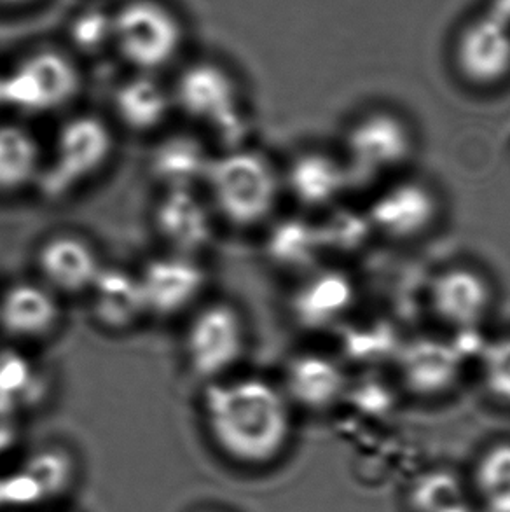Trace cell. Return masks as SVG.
Masks as SVG:
<instances>
[{"mask_svg":"<svg viewBox=\"0 0 510 512\" xmlns=\"http://www.w3.org/2000/svg\"><path fill=\"white\" fill-rule=\"evenodd\" d=\"M210 441L235 464L261 467L282 455L292 434V406L275 381L235 373L201 385Z\"/></svg>","mask_w":510,"mask_h":512,"instance_id":"6da1fadb","label":"cell"},{"mask_svg":"<svg viewBox=\"0 0 510 512\" xmlns=\"http://www.w3.org/2000/svg\"><path fill=\"white\" fill-rule=\"evenodd\" d=\"M217 221L236 231L264 229L282 201V168L252 146L215 149L201 187Z\"/></svg>","mask_w":510,"mask_h":512,"instance_id":"7a4b0ae2","label":"cell"},{"mask_svg":"<svg viewBox=\"0 0 510 512\" xmlns=\"http://www.w3.org/2000/svg\"><path fill=\"white\" fill-rule=\"evenodd\" d=\"M175 112L217 149L249 144L254 114L235 74L214 60H198L173 81Z\"/></svg>","mask_w":510,"mask_h":512,"instance_id":"3957f363","label":"cell"},{"mask_svg":"<svg viewBox=\"0 0 510 512\" xmlns=\"http://www.w3.org/2000/svg\"><path fill=\"white\" fill-rule=\"evenodd\" d=\"M116 153V126L97 112H76L44 147L34 193L49 205L69 201L109 170Z\"/></svg>","mask_w":510,"mask_h":512,"instance_id":"277c9868","label":"cell"},{"mask_svg":"<svg viewBox=\"0 0 510 512\" xmlns=\"http://www.w3.org/2000/svg\"><path fill=\"white\" fill-rule=\"evenodd\" d=\"M249 322L228 299H205L186 317L180 355L201 385L238 373L249 350Z\"/></svg>","mask_w":510,"mask_h":512,"instance_id":"5b68a950","label":"cell"},{"mask_svg":"<svg viewBox=\"0 0 510 512\" xmlns=\"http://www.w3.org/2000/svg\"><path fill=\"white\" fill-rule=\"evenodd\" d=\"M83 90L76 62L55 49H37L2 72V109L21 116H48L69 109Z\"/></svg>","mask_w":510,"mask_h":512,"instance_id":"8992f818","label":"cell"},{"mask_svg":"<svg viewBox=\"0 0 510 512\" xmlns=\"http://www.w3.org/2000/svg\"><path fill=\"white\" fill-rule=\"evenodd\" d=\"M111 48L137 74L156 76L184 46L177 14L158 0H128L111 14Z\"/></svg>","mask_w":510,"mask_h":512,"instance_id":"52a82bcc","label":"cell"},{"mask_svg":"<svg viewBox=\"0 0 510 512\" xmlns=\"http://www.w3.org/2000/svg\"><path fill=\"white\" fill-rule=\"evenodd\" d=\"M416 151L413 128L397 112L374 109L353 121L343 161L352 180L374 179L406 167Z\"/></svg>","mask_w":510,"mask_h":512,"instance_id":"ba28073f","label":"cell"},{"mask_svg":"<svg viewBox=\"0 0 510 512\" xmlns=\"http://www.w3.org/2000/svg\"><path fill=\"white\" fill-rule=\"evenodd\" d=\"M135 270L149 320L187 317L207 299L210 275L203 259L161 250Z\"/></svg>","mask_w":510,"mask_h":512,"instance_id":"9c48e42d","label":"cell"},{"mask_svg":"<svg viewBox=\"0 0 510 512\" xmlns=\"http://www.w3.org/2000/svg\"><path fill=\"white\" fill-rule=\"evenodd\" d=\"M451 63L463 83L493 90L510 81V28L481 9L456 28Z\"/></svg>","mask_w":510,"mask_h":512,"instance_id":"30bf717a","label":"cell"},{"mask_svg":"<svg viewBox=\"0 0 510 512\" xmlns=\"http://www.w3.org/2000/svg\"><path fill=\"white\" fill-rule=\"evenodd\" d=\"M151 224L165 252L198 259L212 249L221 226L201 189L158 191Z\"/></svg>","mask_w":510,"mask_h":512,"instance_id":"8fae6325","label":"cell"},{"mask_svg":"<svg viewBox=\"0 0 510 512\" xmlns=\"http://www.w3.org/2000/svg\"><path fill=\"white\" fill-rule=\"evenodd\" d=\"M63 326V299L37 278H21L0 289V333L11 345L49 341Z\"/></svg>","mask_w":510,"mask_h":512,"instance_id":"7c38bea8","label":"cell"},{"mask_svg":"<svg viewBox=\"0 0 510 512\" xmlns=\"http://www.w3.org/2000/svg\"><path fill=\"white\" fill-rule=\"evenodd\" d=\"M104 264L97 245L74 231L42 238L34 254L35 278L62 299L84 298Z\"/></svg>","mask_w":510,"mask_h":512,"instance_id":"4fadbf2b","label":"cell"},{"mask_svg":"<svg viewBox=\"0 0 510 512\" xmlns=\"http://www.w3.org/2000/svg\"><path fill=\"white\" fill-rule=\"evenodd\" d=\"M435 319L456 331L483 326L495 305V289L483 271L469 264H455L435 275L430 292Z\"/></svg>","mask_w":510,"mask_h":512,"instance_id":"5bb4252c","label":"cell"},{"mask_svg":"<svg viewBox=\"0 0 510 512\" xmlns=\"http://www.w3.org/2000/svg\"><path fill=\"white\" fill-rule=\"evenodd\" d=\"M441 200L427 182L402 179L383 189L369 208L367 222L392 240H416L434 228Z\"/></svg>","mask_w":510,"mask_h":512,"instance_id":"9a60e30c","label":"cell"},{"mask_svg":"<svg viewBox=\"0 0 510 512\" xmlns=\"http://www.w3.org/2000/svg\"><path fill=\"white\" fill-rule=\"evenodd\" d=\"M93 324L112 336L130 334L149 320L137 270L105 263L86 292Z\"/></svg>","mask_w":510,"mask_h":512,"instance_id":"2e32d148","label":"cell"},{"mask_svg":"<svg viewBox=\"0 0 510 512\" xmlns=\"http://www.w3.org/2000/svg\"><path fill=\"white\" fill-rule=\"evenodd\" d=\"M215 149L193 130H173L156 135L147 156V173L158 191L201 189Z\"/></svg>","mask_w":510,"mask_h":512,"instance_id":"e0dca14e","label":"cell"},{"mask_svg":"<svg viewBox=\"0 0 510 512\" xmlns=\"http://www.w3.org/2000/svg\"><path fill=\"white\" fill-rule=\"evenodd\" d=\"M283 194L310 210L331 207L346 193L352 177L343 158L308 149L282 168Z\"/></svg>","mask_w":510,"mask_h":512,"instance_id":"ac0fdd59","label":"cell"},{"mask_svg":"<svg viewBox=\"0 0 510 512\" xmlns=\"http://www.w3.org/2000/svg\"><path fill=\"white\" fill-rule=\"evenodd\" d=\"M111 109L112 125L133 135H159L175 112L172 88L152 74L133 72L112 91Z\"/></svg>","mask_w":510,"mask_h":512,"instance_id":"d6986e66","label":"cell"},{"mask_svg":"<svg viewBox=\"0 0 510 512\" xmlns=\"http://www.w3.org/2000/svg\"><path fill=\"white\" fill-rule=\"evenodd\" d=\"M55 374L25 346L0 348V404L21 416L41 409L53 397Z\"/></svg>","mask_w":510,"mask_h":512,"instance_id":"ffe728a7","label":"cell"},{"mask_svg":"<svg viewBox=\"0 0 510 512\" xmlns=\"http://www.w3.org/2000/svg\"><path fill=\"white\" fill-rule=\"evenodd\" d=\"M290 406L322 411L345 392V374L334 360L320 353H299L285 364L280 383Z\"/></svg>","mask_w":510,"mask_h":512,"instance_id":"44dd1931","label":"cell"},{"mask_svg":"<svg viewBox=\"0 0 510 512\" xmlns=\"http://www.w3.org/2000/svg\"><path fill=\"white\" fill-rule=\"evenodd\" d=\"M353 284L341 273L308 271L290 298V313L297 326L324 329L341 319L353 305Z\"/></svg>","mask_w":510,"mask_h":512,"instance_id":"7402d4cb","label":"cell"},{"mask_svg":"<svg viewBox=\"0 0 510 512\" xmlns=\"http://www.w3.org/2000/svg\"><path fill=\"white\" fill-rule=\"evenodd\" d=\"M462 373V355L439 340H418L400 355V374L416 395L435 397L455 387Z\"/></svg>","mask_w":510,"mask_h":512,"instance_id":"603a6c76","label":"cell"},{"mask_svg":"<svg viewBox=\"0 0 510 512\" xmlns=\"http://www.w3.org/2000/svg\"><path fill=\"white\" fill-rule=\"evenodd\" d=\"M44 147L30 126L0 119V196L34 193L41 175Z\"/></svg>","mask_w":510,"mask_h":512,"instance_id":"cb8c5ba5","label":"cell"},{"mask_svg":"<svg viewBox=\"0 0 510 512\" xmlns=\"http://www.w3.org/2000/svg\"><path fill=\"white\" fill-rule=\"evenodd\" d=\"M264 231V256L278 270L308 273L324 245L322 231L303 219L275 217Z\"/></svg>","mask_w":510,"mask_h":512,"instance_id":"d4e9b609","label":"cell"},{"mask_svg":"<svg viewBox=\"0 0 510 512\" xmlns=\"http://www.w3.org/2000/svg\"><path fill=\"white\" fill-rule=\"evenodd\" d=\"M476 490L486 512H510V443L497 444L481 457Z\"/></svg>","mask_w":510,"mask_h":512,"instance_id":"484cf974","label":"cell"},{"mask_svg":"<svg viewBox=\"0 0 510 512\" xmlns=\"http://www.w3.org/2000/svg\"><path fill=\"white\" fill-rule=\"evenodd\" d=\"M481 380L495 401L510 406V336L491 343L484 350Z\"/></svg>","mask_w":510,"mask_h":512,"instance_id":"4316f807","label":"cell"},{"mask_svg":"<svg viewBox=\"0 0 510 512\" xmlns=\"http://www.w3.org/2000/svg\"><path fill=\"white\" fill-rule=\"evenodd\" d=\"M414 502L421 512H455L462 507L463 492L455 478L435 474L421 481Z\"/></svg>","mask_w":510,"mask_h":512,"instance_id":"83f0119b","label":"cell"},{"mask_svg":"<svg viewBox=\"0 0 510 512\" xmlns=\"http://www.w3.org/2000/svg\"><path fill=\"white\" fill-rule=\"evenodd\" d=\"M111 16L100 13H90L79 18L72 28L74 42L84 53H98L105 48H111Z\"/></svg>","mask_w":510,"mask_h":512,"instance_id":"f1b7e54d","label":"cell"},{"mask_svg":"<svg viewBox=\"0 0 510 512\" xmlns=\"http://www.w3.org/2000/svg\"><path fill=\"white\" fill-rule=\"evenodd\" d=\"M23 416L4 404H0V455L13 450L21 437Z\"/></svg>","mask_w":510,"mask_h":512,"instance_id":"f546056e","label":"cell"},{"mask_svg":"<svg viewBox=\"0 0 510 512\" xmlns=\"http://www.w3.org/2000/svg\"><path fill=\"white\" fill-rule=\"evenodd\" d=\"M483 9L510 28V0H488Z\"/></svg>","mask_w":510,"mask_h":512,"instance_id":"4dcf8cb0","label":"cell"},{"mask_svg":"<svg viewBox=\"0 0 510 512\" xmlns=\"http://www.w3.org/2000/svg\"><path fill=\"white\" fill-rule=\"evenodd\" d=\"M27 2H32V0H0L2 6H21V4H27Z\"/></svg>","mask_w":510,"mask_h":512,"instance_id":"1f68e13d","label":"cell"},{"mask_svg":"<svg viewBox=\"0 0 510 512\" xmlns=\"http://www.w3.org/2000/svg\"><path fill=\"white\" fill-rule=\"evenodd\" d=\"M0 83H2V72H0ZM0 109H2V102H0Z\"/></svg>","mask_w":510,"mask_h":512,"instance_id":"d6a6232c","label":"cell"}]
</instances>
